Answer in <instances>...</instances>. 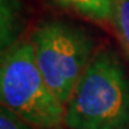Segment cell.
<instances>
[{"label": "cell", "instance_id": "7a4b0ae2", "mask_svg": "<svg viewBox=\"0 0 129 129\" xmlns=\"http://www.w3.org/2000/svg\"><path fill=\"white\" fill-rule=\"evenodd\" d=\"M2 105L38 129H59L64 124V104L49 88L37 66L33 45L19 41L2 53Z\"/></svg>", "mask_w": 129, "mask_h": 129}, {"label": "cell", "instance_id": "52a82bcc", "mask_svg": "<svg viewBox=\"0 0 129 129\" xmlns=\"http://www.w3.org/2000/svg\"><path fill=\"white\" fill-rule=\"evenodd\" d=\"M0 129H34L28 121L17 116L7 107L2 105L0 108Z\"/></svg>", "mask_w": 129, "mask_h": 129}, {"label": "cell", "instance_id": "6da1fadb", "mask_svg": "<svg viewBox=\"0 0 129 129\" xmlns=\"http://www.w3.org/2000/svg\"><path fill=\"white\" fill-rule=\"evenodd\" d=\"M69 129H129V80L115 53L103 50L90 66L66 104Z\"/></svg>", "mask_w": 129, "mask_h": 129}, {"label": "cell", "instance_id": "277c9868", "mask_svg": "<svg viewBox=\"0 0 129 129\" xmlns=\"http://www.w3.org/2000/svg\"><path fill=\"white\" fill-rule=\"evenodd\" d=\"M24 28V11L20 0H0V49L2 53L19 42Z\"/></svg>", "mask_w": 129, "mask_h": 129}, {"label": "cell", "instance_id": "3957f363", "mask_svg": "<svg viewBox=\"0 0 129 129\" xmlns=\"http://www.w3.org/2000/svg\"><path fill=\"white\" fill-rule=\"evenodd\" d=\"M30 42L46 84L62 104H67L93 58L92 38L77 25L48 20L33 30Z\"/></svg>", "mask_w": 129, "mask_h": 129}, {"label": "cell", "instance_id": "8992f818", "mask_svg": "<svg viewBox=\"0 0 129 129\" xmlns=\"http://www.w3.org/2000/svg\"><path fill=\"white\" fill-rule=\"evenodd\" d=\"M112 25L122 51L129 61V0H115Z\"/></svg>", "mask_w": 129, "mask_h": 129}, {"label": "cell", "instance_id": "5b68a950", "mask_svg": "<svg viewBox=\"0 0 129 129\" xmlns=\"http://www.w3.org/2000/svg\"><path fill=\"white\" fill-rule=\"evenodd\" d=\"M63 9L95 22H112L115 0H51Z\"/></svg>", "mask_w": 129, "mask_h": 129}]
</instances>
